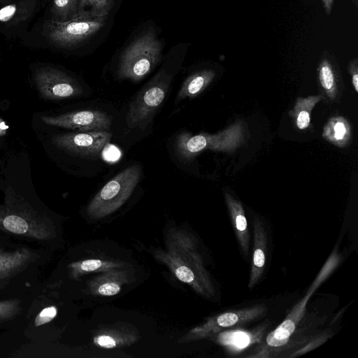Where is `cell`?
I'll list each match as a JSON object with an SVG mask.
<instances>
[{
	"mask_svg": "<svg viewBox=\"0 0 358 358\" xmlns=\"http://www.w3.org/2000/svg\"><path fill=\"white\" fill-rule=\"evenodd\" d=\"M348 71L355 90L358 92V61L357 57L350 62Z\"/></svg>",
	"mask_w": 358,
	"mask_h": 358,
	"instance_id": "obj_30",
	"label": "cell"
},
{
	"mask_svg": "<svg viewBox=\"0 0 358 358\" xmlns=\"http://www.w3.org/2000/svg\"><path fill=\"white\" fill-rule=\"evenodd\" d=\"M0 233L50 250L58 236L54 220L21 198L0 204Z\"/></svg>",
	"mask_w": 358,
	"mask_h": 358,
	"instance_id": "obj_2",
	"label": "cell"
},
{
	"mask_svg": "<svg viewBox=\"0 0 358 358\" xmlns=\"http://www.w3.org/2000/svg\"><path fill=\"white\" fill-rule=\"evenodd\" d=\"M115 0H80L78 15L107 17Z\"/></svg>",
	"mask_w": 358,
	"mask_h": 358,
	"instance_id": "obj_24",
	"label": "cell"
},
{
	"mask_svg": "<svg viewBox=\"0 0 358 358\" xmlns=\"http://www.w3.org/2000/svg\"><path fill=\"white\" fill-rule=\"evenodd\" d=\"M319 83L327 96L334 99L338 92V76L336 67L329 57H322L317 66Z\"/></svg>",
	"mask_w": 358,
	"mask_h": 358,
	"instance_id": "obj_20",
	"label": "cell"
},
{
	"mask_svg": "<svg viewBox=\"0 0 358 358\" xmlns=\"http://www.w3.org/2000/svg\"><path fill=\"white\" fill-rule=\"evenodd\" d=\"M106 17L78 15L62 22L46 20L45 36L55 46L76 47L95 35L105 24Z\"/></svg>",
	"mask_w": 358,
	"mask_h": 358,
	"instance_id": "obj_5",
	"label": "cell"
},
{
	"mask_svg": "<svg viewBox=\"0 0 358 358\" xmlns=\"http://www.w3.org/2000/svg\"><path fill=\"white\" fill-rule=\"evenodd\" d=\"M322 137L335 146L344 148L352 137L351 126L343 117H333L324 124Z\"/></svg>",
	"mask_w": 358,
	"mask_h": 358,
	"instance_id": "obj_18",
	"label": "cell"
},
{
	"mask_svg": "<svg viewBox=\"0 0 358 358\" xmlns=\"http://www.w3.org/2000/svg\"><path fill=\"white\" fill-rule=\"evenodd\" d=\"M80 0H52L48 21L62 22L78 16Z\"/></svg>",
	"mask_w": 358,
	"mask_h": 358,
	"instance_id": "obj_22",
	"label": "cell"
},
{
	"mask_svg": "<svg viewBox=\"0 0 358 358\" xmlns=\"http://www.w3.org/2000/svg\"><path fill=\"white\" fill-rule=\"evenodd\" d=\"M162 45L150 30L142 33L122 53L118 75L120 78L138 81L148 74L162 57Z\"/></svg>",
	"mask_w": 358,
	"mask_h": 358,
	"instance_id": "obj_3",
	"label": "cell"
},
{
	"mask_svg": "<svg viewBox=\"0 0 358 358\" xmlns=\"http://www.w3.org/2000/svg\"><path fill=\"white\" fill-rule=\"evenodd\" d=\"M313 294H307L293 307L285 319L266 338L269 348H280L285 345L294 332L298 324L303 318L308 301Z\"/></svg>",
	"mask_w": 358,
	"mask_h": 358,
	"instance_id": "obj_12",
	"label": "cell"
},
{
	"mask_svg": "<svg viewBox=\"0 0 358 358\" xmlns=\"http://www.w3.org/2000/svg\"><path fill=\"white\" fill-rule=\"evenodd\" d=\"M17 241L0 233V297L33 290L50 258V250Z\"/></svg>",
	"mask_w": 358,
	"mask_h": 358,
	"instance_id": "obj_1",
	"label": "cell"
},
{
	"mask_svg": "<svg viewBox=\"0 0 358 358\" xmlns=\"http://www.w3.org/2000/svg\"><path fill=\"white\" fill-rule=\"evenodd\" d=\"M40 0H1L0 28H20L34 15Z\"/></svg>",
	"mask_w": 358,
	"mask_h": 358,
	"instance_id": "obj_11",
	"label": "cell"
},
{
	"mask_svg": "<svg viewBox=\"0 0 358 358\" xmlns=\"http://www.w3.org/2000/svg\"><path fill=\"white\" fill-rule=\"evenodd\" d=\"M355 6H357V0H352Z\"/></svg>",
	"mask_w": 358,
	"mask_h": 358,
	"instance_id": "obj_34",
	"label": "cell"
},
{
	"mask_svg": "<svg viewBox=\"0 0 358 358\" xmlns=\"http://www.w3.org/2000/svg\"><path fill=\"white\" fill-rule=\"evenodd\" d=\"M168 87V80L157 75L130 103L127 113L128 125L134 127L152 115L164 101Z\"/></svg>",
	"mask_w": 358,
	"mask_h": 358,
	"instance_id": "obj_8",
	"label": "cell"
},
{
	"mask_svg": "<svg viewBox=\"0 0 358 358\" xmlns=\"http://www.w3.org/2000/svg\"><path fill=\"white\" fill-rule=\"evenodd\" d=\"M96 345L104 348H113L117 345V339L107 334L99 335L94 338Z\"/></svg>",
	"mask_w": 358,
	"mask_h": 358,
	"instance_id": "obj_28",
	"label": "cell"
},
{
	"mask_svg": "<svg viewBox=\"0 0 358 358\" xmlns=\"http://www.w3.org/2000/svg\"><path fill=\"white\" fill-rule=\"evenodd\" d=\"M215 73L211 69H204L187 77L179 90L177 99L194 98L200 94L212 82Z\"/></svg>",
	"mask_w": 358,
	"mask_h": 358,
	"instance_id": "obj_19",
	"label": "cell"
},
{
	"mask_svg": "<svg viewBox=\"0 0 358 358\" xmlns=\"http://www.w3.org/2000/svg\"><path fill=\"white\" fill-rule=\"evenodd\" d=\"M226 203L241 248L247 257L249 253L250 232L242 203L231 194L225 193Z\"/></svg>",
	"mask_w": 358,
	"mask_h": 358,
	"instance_id": "obj_17",
	"label": "cell"
},
{
	"mask_svg": "<svg viewBox=\"0 0 358 358\" xmlns=\"http://www.w3.org/2000/svg\"><path fill=\"white\" fill-rule=\"evenodd\" d=\"M324 96L322 95L309 96L306 98L299 97L289 115L293 118L295 125L299 129L308 128L310 123V113L315 106Z\"/></svg>",
	"mask_w": 358,
	"mask_h": 358,
	"instance_id": "obj_21",
	"label": "cell"
},
{
	"mask_svg": "<svg viewBox=\"0 0 358 358\" xmlns=\"http://www.w3.org/2000/svg\"><path fill=\"white\" fill-rule=\"evenodd\" d=\"M254 243L248 287H254L262 276L266 265L267 234L263 222L255 217L253 221Z\"/></svg>",
	"mask_w": 358,
	"mask_h": 358,
	"instance_id": "obj_15",
	"label": "cell"
},
{
	"mask_svg": "<svg viewBox=\"0 0 358 358\" xmlns=\"http://www.w3.org/2000/svg\"><path fill=\"white\" fill-rule=\"evenodd\" d=\"M325 13L330 15L332 10L334 0H321Z\"/></svg>",
	"mask_w": 358,
	"mask_h": 358,
	"instance_id": "obj_32",
	"label": "cell"
},
{
	"mask_svg": "<svg viewBox=\"0 0 358 358\" xmlns=\"http://www.w3.org/2000/svg\"><path fill=\"white\" fill-rule=\"evenodd\" d=\"M41 95L48 99H61L80 95L83 89L73 78L50 66L38 69L34 75Z\"/></svg>",
	"mask_w": 358,
	"mask_h": 358,
	"instance_id": "obj_7",
	"label": "cell"
},
{
	"mask_svg": "<svg viewBox=\"0 0 358 358\" xmlns=\"http://www.w3.org/2000/svg\"><path fill=\"white\" fill-rule=\"evenodd\" d=\"M8 127L6 123L0 118V136L6 134Z\"/></svg>",
	"mask_w": 358,
	"mask_h": 358,
	"instance_id": "obj_33",
	"label": "cell"
},
{
	"mask_svg": "<svg viewBox=\"0 0 358 358\" xmlns=\"http://www.w3.org/2000/svg\"><path fill=\"white\" fill-rule=\"evenodd\" d=\"M119 265L113 262H103L100 259H86L69 264L68 268L71 278H76L86 273L99 270H108Z\"/></svg>",
	"mask_w": 358,
	"mask_h": 358,
	"instance_id": "obj_23",
	"label": "cell"
},
{
	"mask_svg": "<svg viewBox=\"0 0 358 358\" xmlns=\"http://www.w3.org/2000/svg\"><path fill=\"white\" fill-rule=\"evenodd\" d=\"M329 334L327 332H324L322 334H320L317 337L314 338L310 342H309L307 345L303 346L302 348L299 349L296 352H294L290 357H296L300 355H302L308 352L314 350L317 347L322 345L324 342H326L329 338Z\"/></svg>",
	"mask_w": 358,
	"mask_h": 358,
	"instance_id": "obj_27",
	"label": "cell"
},
{
	"mask_svg": "<svg viewBox=\"0 0 358 358\" xmlns=\"http://www.w3.org/2000/svg\"><path fill=\"white\" fill-rule=\"evenodd\" d=\"M141 173L140 166L134 164L109 180L89 204V215L93 218H101L119 208L131 194L138 182Z\"/></svg>",
	"mask_w": 358,
	"mask_h": 358,
	"instance_id": "obj_4",
	"label": "cell"
},
{
	"mask_svg": "<svg viewBox=\"0 0 358 358\" xmlns=\"http://www.w3.org/2000/svg\"><path fill=\"white\" fill-rule=\"evenodd\" d=\"M34 290L20 296L0 299V329H12L24 315Z\"/></svg>",
	"mask_w": 358,
	"mask_h": 358,
	"instance_id": "obj_16",
	"label": "cell"
},
{
	"mask_svg": "<svg viewBox=\"0 0 358 358\" xmlns=\"http://www.w3.org/2000/svg\"><path fill=\"white\" fill-rule=\"evenodd\" d=\"M266 326L262 325L252 330L231 329L215 334V341L231 354H238L248 347L260 343Z\"/></svg>",
	"mask_w": 358,
	"mask_h": 358,
	"instance_id": "obj_13",
	"label": "cell"
},
{
	"mask_svg": "<svg viewBox=\"0 0 358 358\" xmlns=\"http://www.w3.org/2000/svg\"><path fill=\"white\" fill-rule=\"evenodd\" d=\"M120 155V151L115 146L107 144L104 147L103 157L106 161L115 162L119 159Z\"/></svg>",
	"mask_w": 358,
	"mask_h": 358,
	"instance_id": "obj_29",
	"label": "cell"
},
{
	"mask_svg": "<svg viewBox=\"0 0 358 358\" xmlns=\"http://www.w3.org/2000/svg\"><path fill=\"white\" fill-rule=\"evenodd\" d=\"M267 310L264 303L257 304L243 309L224 312L208 319L206 323L190 331L191 339L213 336L224 329L239 326L263 317Z\"/></svg>",
	"mask_w": 358,
	"mask_h": 358,
	"instance_id": "obj_6",
	"label": "cell"
},
{
	"mask_svg": "<svg viewBox=\"0 0 358 358\" xmlns=\"http://www.w3.org/2000/svg\"><path fill=\"white\" fill-rule=\"evenodd\" d=\"M48 125L78 129L81 131H107L111 119L106 113L96 110H84L57 116H42Z\"/></svg>",
	"mask_w": 358,
	"mask_h": 358,
	"instance_id": "obj_9",
	"label": "cell"
},
{
	"mask_svg": "<svg viewBox=\"0 0 358 358\" xmlns=\"http://www.w3.org/2000/svg\"><path fill=\"white\" fill-rule=\"evenodd\" d=\"M220 145L218 134L210 135L201 133L192 135L189 133L180 134L176 140V149L179 157L184 160H190L204 150H217Z\"/></svg>",
	"mask_w": 358,
	"mask_h": 358,
	"instance_id": "obj_14",
	"label": "cell"
},
{
	"mask_svg": "<svg viewBox=\"0 0 358 358\" xmlns=\"http://www.w3.org/2000/svg\"><path fill=\"white\" fill-rule=\"evenodd\" d=\"M108 131L67 133L55 136L52 142L59 148L80 155H94L109 143Z\"/></svg>",
	"mask_w": 358,
	"mask_h": 358,
	"instance_id": "obj_10",
	"label": "cell"
},
{
	"mask_svg": "<svg viewBox=\"0 0 358 358\" xmlns=\"http://www.w3.org/2000/svg\"><path fill=\"white\" fill-rule=\"evenodd\" d=\"M340 257L336 252H333L326 262L325 264L321 269L318 275L315 278L313 285L308 289V292L312 294L315 292L316 288L320 285L322 282L324 280L325 278L331 273V272L334 269V268L337 266L339 262Z\"/></svg>",
	"mask_w": 358,
	"mask_h": 358,
	"instance_id": "obj_25",
	"label": "cell"
},
{
	"mask_svg": "<svg viewBox=\"0 0 358 358\" xmlns=\"http://www.w3.org/2000/svg\"><path fill=\"white\" fill-rule=\"evenodd\" d=\"M268 346H264L257 350L255 354L247 356L248 357L258 358V357H270V350Z\"/></svg>",
	"mask_w": 358,
	"mask_h": 358,
	"instance_id": "obj_31",
	"label": "cell"
},
{
	"mask_svg": "<svg viewBox=\"0 0 358 358\" xmlns=\"http://www.w3.org/2000/svg\"><path fill=\"white\" fill-rule=\"evenodd\" d=\"M121 285L117 280H113L111 278L106 279L105 281L101 282L97 288V292L102 296H114L120 292Z\"/></svg>",
	"mask_w": 358,
	"mask_h": 358,
	"instance_id": "obj_26",
	"label": "cell"
}]
</instances>
